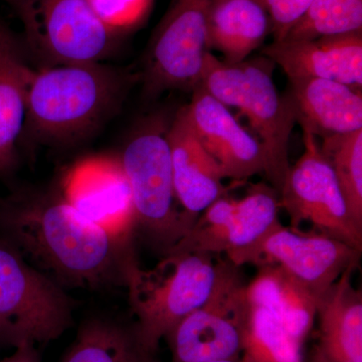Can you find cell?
<instances>
[{
	"instance_id": "1",
	"label": "cell",
	"mask_w": 362,
	"mask_h": 362,
	"mask_svg": "<svg viewBox=\"0 0 362 362\" xmlns=\"http://www.w3.org/2000/svg\"><path fill=\"white\" fill-rule=\"evenodd\" d=\"M0 239L65 289L126 287L139 264L135 240L87 220L59 185H21L0 197Z\"/></svg>"
},
{
	"instance_id": "2",
	"label": "cell",
	"mask_w": 362,
	"mask_h": 362,
	"mask_svg": "<svg viewBox=\"0 0 362 362\" xmlns=\"http://www.w3.org/2000/svg\"><path fill=\"white\" fill-rule=\"evenodd\" d=\"M137 76L101 63L35 71L20 137L68 145L92 134L123 103Z\"/></svg>"
},
{
	"instance_id": "3",
	"label": "cell",
	"mask_w": 362,
	"mask_h": 362,
	"mask_svg": "<svg viewBox=\"0 0 362 362\" xmlns=\"http://www.w3.org/2000/svg\"><path fill=\"white\" fill-rule=\"evenodd\" d=\"M273 64L266 59L228 64L209 52L199 85L221 104L247 117L263 146L264 175L280 194L291 166L288 151L297 114L291 96L279 94L274 84Z\"/></svg>"
},
{
	"instance_id": "4",
	"label": "cell",
	"mask_w": 362,
	"mask_h": 362,
	"mask_svg": "<svg viewBox=\"0 0 362 362\" xmlns=\"http://www.w3.org/2000/svg\"><path fill=\"white\" fill-rule=\"evenodd\" d=\"M168 130L160 117L147 119L131 135L119 157L132 194L135 239L160 258L195 223L178 207Z\"/></svg>"
},
{
	"instance_id": "5",
	"label": "cell",
	"mask_w": 362,
	"mask_h": 362,
	"mask_svg": "<svg viewBox=\"0 0 362 362\" xmlns=\"http://www.w3.org/2000/svg\"><path fill=\"white\" fill-rule=\"evenodd\" d=\"M216 257L173 249L154 268L131 269L126 288L138 335L156 354L161 340L204 304L213 290Z\"/></svg>"
},
{
	"instance_id": "6",
	"label": "cell",
	"mask_w": 362,
	"mask_h": 362,
	"mask_svg": "<svg viewBox=\"0 0 362 362\" xmlns=\"http://www.w3.org/2000/svg\"><path fill=\"white\" fill-rule=\"evenodd\" d=\"M76 308L65 288L0 239V345L49 344L73 326Z\"/></svg>"
},
{
	"instance_id": "7",
	"label": "cell",
	"mask_w": 362,
	"mask_h": 362,
	"mask_svg": "<svg viewBox=\"0 0 362 362\" xmlns=\"http://www.w3.org/2000/svg\"><path fill=\"white\" fill-rule=\"evenodd\" d=\"M13 9L23 26L26 54L44 68L101 63L115 47V32L89 0H18Z\"/></svg>"
},
{
	"instance_id": "8",
	"label": "cell",
	"mask_w": 362,
	"mask_h": 362,
	"mask_svg": "<svg viewBox=\"0 0 362 362\" xmlns=\"http://www.w3.org/2000/svg\"><path fill=\"white\" fill-rule=\"evenodd\" d=\"M216 257L209 298L164 338L173 362L239 361L250 309L247 283L240 267Z\"/></svg>"
},
{
	"instance_id": "9",
	"label": "cell",
	"mask_w": 362,
	"mask_h": 362,
	"mask_svg": "<svg viewBox=\"0 0 362 362\" xmlns=\"http://www.w3.org/2000/svg\"><path fill=\"white\" fill-rule=\"evenodd\" d=\"M280 211L275 188L258 183L242 199L226 195L216 199L173 249L214 257L225 255L233 265H254L259 247L282 225Z\"/></svg>"
},
{
	"instance_id": "10",
	"label": "cell",
	"mask_w": 362,
	"mask_h": 362,
	"mask_svg": "<svg viewBox=\"0 0 362 362\" xmlns=\"http://www.w3.org/2000/svg\"><path fill=\"white\" fill-rule=\"evenodd\" d=\"M304 152L290 166L279 194L290 228L309 223L312 230L340 240L362 252V228L343 197L332 168L321 153L316 136L303 129Z\"/></svg>"
},
{
	"instance_id": "11",
	"label": "cell",
	"mask_w": 362,
	"mask_h": 362,
	"mask_svg": "<svg viewBox=\"0 0 362 362\" xmlns=\"http://www.w3.org/2000/svg\"><path fill=\"white\" fill-rule=\"evenodd\" d=\"M211 0H173L150 40L141 76L147 98L192 90L201 82Z\"/></svg>"
},
{
	"instance_id": "12",
	"label": "cell",
	"mask_w": 362,
	"mask_h": 362,
	"mask_svg": "<svg viewBox=\"0 0 362 362\" xmlns=\"http://www.w3.org/2000/svg\"><path fill=\"white\" fill-rule=\"evenodd\" d=\"M361 252L311 230L280 225L259 247L254 266L276 265L319 300L350 267H359Z\"/></svg>"
},
{
	"instance_id": "13",
	"label": "cell",
	"mask_w": 362,
	"mask_h": 362,
	"mask_svg": "<svg viewBox=\"0 0 362 362\" xmlns=\"http://www.w3.org/2000/svg\"><path fill=\"white\" fill-rule=\"evenodd\" d=\"M59 187L87 220L118 237L136 240L132 194L120 159H83L66 171Z\"/></svg>"
},
{
	"instance_id": "14",
	"label": "cell",
	"mask_w": 362,
	"mask_h": 362,
	"mask_svg": "<svg viewBox=\"0 0 362 362\" xmlns=\"http://www.w3.org/2000/svg\"><path fill=\"white\" fill-rule=\"evenodd\" d=\"M192 92V101L183 107L188 123L223 178L240 183L264 173L265 154L258 138L202 85Z\"/></svg>"
},
{
	"instance_id": "15",
	"label": "cell",
	"mask_w": 362,
	"mask_h": 362,
	"mask_svg": "<svg viewBox=\"0 0 362 362\" xmlns=\"http://www.w3.org/2000/svg\"><path fill=\"white\" fill-rule=\"evenodd\" d=\"M263 52L288 78H326L361 90V30L313 40L273 42Z\"/></svg>"
},
{
	"instance_id": "16",
	"label": "cell",
	"mask_w": 362,
	"mask_h": 362,
	"mask_svg": "<svg viewBox=\"0 0 362 362\" xmlns=\"http://www.w3.org/2000/svg\"><path fill=\"white\" fill-rule=\"evenodd\" d=\"M176 199L181 209L197 221L199 214L228 188L216 162L202 146L190 127L185 108L176 114L168 130Z\"/></svg>"
},
{
	"instance_id": "17",
	"label": "cell",
	"mask_w": 362,
	"mask_h": 362,
	"mask_svg": "<svg viewBox=\"0 0 362 362\" xmlns=\"http://www.w3.org/2000/svg\"><path fill=\"white\" fill-rule=\"evenodd\" d=\"M297 122L321 138L362 129L361 90L326 78H289Z\"/></svg>"
},
{
	"instance_id": "18",
	"label": "cell",
	"mask_w": 362,
	"mask_h": 362,
	"mask_svg": "<svg viewBox=\"0 0 362 362\" xmlns=\"http://www.w3.org/2000/svg\"><path fill=\"white\" fill-rule=\"evenodd\" d=\"M26 59L23 39L0 20V176L8 175L18 161L28 88L35 71Z\"/></svg>"
},
{
	"instance_id": "19",
	"label": "cell",
	"mask_w": 362,
	"mask_h": 362,
	"mask_svg": "<svg viewBox=\"0 0 362 362\" xmlns=\"http://www.w3.org/2000/svg\"><path fill=\"white\" fill-rule=\"evenodd\" d=\"M357 269H347L317 303L314 346L327 362H362V292L352 282Z\"/></svg>"
},
{
	"instance_id": "20",
	"label": "cell",
	"mask_w": 362,
	"mask_h": 362,
	"mask_svg": "<svg viewBox=\"0 0 362 362\" xmlns=\"http://www.w3.org/2000/svg\"><path fill=\"white\" fill-rule=\"evenodd\" d=\"M268 11L259 0H211L207 14V47L226 63L247 59L271 33Z\"/></svg>"
},
{
	"instance_id": "21",
	"label": "cell",
	"mask_w": 362,
	"mask_h": 362,
	"mask_svg": "<svg viewBox=\"0 0 362 362\" xmlns=\"http://www.w3.org/2000/svg\"><path fill=\"white\" fill-rule=\"evenodd\" d=\"M257 269L256 276L247 283V299L278 317L295 337L306 343L316 322L318 299L279 266Z\"/></svg>"
},
{
	"instance_id": "22",
	"label": "cell",
	"mask_w": 362,
	"mask_h": 362,
	"mask_svg": "<svg viewBox=\"0 0 362 362\" xmlns=\"http://www.w3.org/2000/svg\"><path fill=\"white\" fill-rule=\"evenodd\" d=\"M59 362H158L145 349L135 323L93 316L78 327L75 340Z\"/></svg>"
},
{
	"instance_id": "23",
	"label": "cell",
	"mask_w": 362,
	"mask_h": 362,
	"mask_svg": "<svg viewBox=\"0 0 362 362\" xmlns=\"http://www.w3.org/2000/svg\"><path fill=\"white\" fill-rule=\"evenodd\" d=\"M304 347L278 317L250 302L238 362H304Z\"/></svg>"
},
{
	"instance_id": "24",
	"label": "cell",
	"mask_w": 362,
	"mask_h": 362,
	"mask_svg": "<svg viewBox=\"0 0 362 362\" xmlns=\"http://www.w3.org/2000/svg\"><path fill=\"white\" fill-rule=\"evenodd\" d=\"M319 146L334 173L352 218L362 228V129L323 137Z\"/></svg>"
},
{
	"instance_id": "25",
	"label": "cell",
	"mask_w": 362,
	"mask_h": 362,
	"mask_svg": "<svg viewBox=\"0 0 362 362\" xmlns=\"http://www.w3.org/2000/svg\"><path fill=\"white\" fill-rule=\"evenodd\" d=\"M361 28L362 0H313L284 40H313L359 32Z\"/></svg>"
},
{
	"instance_id": "26",
	"label": "cell",
	"mask_w": 362,
	"mask_h": 362,
	"mask_svg": "<svg viewBox=\"0 0 362 362\" xmlns=\"http://www.w3.org/2000/svg\"><path fill=\"white\" fill-rule=\"evenodd\" d=\"M95 13L116 33L144 20L153 0H89Z\"/></svg>"
},
{
	"instance_id": "27",
	"label": "cell",
	"mask_w": 362,
	"mask_h": 362,
	"mask_svg": "<svg viewBox=\"0 0 362 362\" xmlns=\"http://www.w3.org/2000/svg\"><path fill=\"white\" fill-rule=\"evenodd\" d=\"M270 16L273 42L285 39L287 33L304 16L313 0H259Z\"/></svg>"
},
{
	"instance_id": "28",
	"label": "cell",
	"mask_w": 362,
	"mask_h": 362,
	"mask_svg": "<svg viewBox=\"0 0 362 362\" xmlns=\"http://www.w3.org/2000/svg\"><path fill=\"white\" fill-rule=\"evenodd\" d=\"M0 362H42L37 347L32 345L20 347L14 349L11 356L6 357Z\"/></svg>"
},
{
	"instance_id": "29",
	"label": "cell",
	"mask_w": 362,
	"mask_h": 362,
	"mask_svg": "<svg viewBox=\"0 0 362 362\" xmlns=\"http://www.w3.org/2000/svg\"><path fill=\"white\" fill-rule=\"evenodd\" d=\"M304 362H327L325 358L321 356L320 352L317 350L315 346L312 347L308 354H305Z\"/></svg>"
},
{
	"instance_id": "30",
	"label": "cell",
	"mask_w": 362,
	"mask_h": 362,
	"mask_svg": "<svg viewBox=\"0 0 362 362\" xmlns=\"http://www.w3.org/2000/svg\"><path fill=\"white\" fill-rule=\"evenodd\" d=\"M1 1L6 2V4H8L9 6L13 7L14 4H16V2L18 1V0H1Z\"/></svg>"
},
{
	"instance_id": "31",
	"label": "cell",
	"mask_w": 362,
	"mask_h": 362,
	"mask_svg": "<svg viewBox=\"0 0 362 362\" xmlns=\"http://www.w3.org/2000/svg\"><path fill=\"white\" fill-rule=\"evenodd\" d=\"M209 362H238L233 361H209Z\"/></svg>"
}]
</instances>
